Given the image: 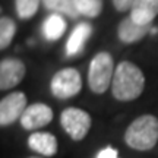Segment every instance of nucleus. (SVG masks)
I'll return each mask as SVG.
<instances>
[{"label":"nucleus","instance_id":"nucleus-1","mask_svg":"<svg viewBox=\"0 0 158 158\" xmlns=\"http://www.w3.org/2000/svg\"><path fill=\"white\" fill-rule=\"evenodd\" d=\"M145 88V76L136 64L130 62L118 63L111 84L113 95L118 101H133Z\"/></svg>","mask_w":158,"mask_h":158},{"label":"nucleus","instance_id":"nucleus-9","mask_svg":"<svg viewBox=\"0 0 158 158\" xmlns=\"http://www.w3.org/2000/svg\"><path fill=\"white\" fill-rule=\"evenodd\" d=\"M158 16V0H136L132 9L130 18L139 25H151L154 19Z\"/></svg>","mask_w":158,"mask_h":158},{"label":"nucleus","instance_id":"nucleus-16","mask_svg":"<svg viewBox=\"0 0 158 158\" xmlns=\"http://www.w3.org/2000/svg\"><path fill=\"white\" fill-rule=\"evenodd\" d=\"M75 6L79 15L97 18L102 10V0H75Z\"/></svg>","mask_w":158,"mask_h":158},{"label":"nucleus","instance_id":"nucleus-17","mask_svg":"<svg viewBox=\"0 0 158 158\" xmlns=\"http://www.w3.org/2000/svg\"><path fill=\"white\" fill-rule=\"evenodd\" d=\"M41 0H15L16 13L21 19H29L37 13Z\"/></svg>","mask_w":158,"mask_h":158},{"label":"nucleus","instance_id":"nucleus-6","mask_svg":"<svg viewBox=\"0 0 158 158\" xmlns=\"http://www.w3.org/2000/svg\"><path fill=\"white\" fill-rule=\"evenodd\" d=\"M27 97L23 92H12L0 101V124L5 127L22 117L27 110Z\"/></svg>","mask_w":158,"mask_h":158},{"label":"nucleus","instance_id":"nucleus-11","mask_svg":"<svg viewBox=\"0 0 158 158\" xmlns=\"http://www.w3.org/2000/svg\"><path fill=\"white\" fill-rule=\"evenodd\" d=\"M91 32H92V27L88 22L78 23L75 27V29L72 31L68 43H66V56L68 57L78 56L79 53L84 50L85 43L91 37Z\"/></svg>","mask_w":158,"mask_h":158},{"label":"nucleus","instance_id":"nucleus-4","mask_svg":"<svg viewBox=\"0 0 158 158\" xmlns=\"http://www.w3.org/2000/svg\"><path fill=\"white\" fill-rule=\"evenodd\" d=\"M50 88L53 95L57 98H62V100L78 95L82 89L81 75L73 68L62 69L51 78Z\"/></svg>","mask_w":158,"mask_h":158},{"label":"nucleus","instance_id":"nucleus-10","mask_svg":"<svg viewBox=\"0 0 158 158\" xmlns=\"http://www.w3.org/2000/svg\"><path fill=\"white\" fill-rule=\"evenodd\" d=\"M28 147L44 157H54L57 154V139L48 132H34L28 138Z\"/></svg>","mask_w":158,"mask_h":158},{"label":"nucleus","instance_id":"nucleus-2","mask_svg":"<svg viewBox=\"0 0 158 158\" xmlns=\"http://www.w3.org/2000/svg\"><path fill=\"white\" fill-rule=\"evenodd\" d=\"M127 147L136 151H149L158 142V118L152 114H143L135 118L124 133Z\"/></svg>","mask_w":158,"mask_h":158},{"label":"nucleus","instance_id":"nucleus-8","mask_svg":"<svg viewBox=\"0 0 158 158\" xmlns=\"http://www.w3.org/2000/svg\"><path fill=\"white\" fill-rule=\"evenodd\" d=\"M27 69L21 60L18 59H3L0 62V88L2 91L15 88L22 82Z\"/></svg>","mask_w":158,"mask_h":158},{"label":"nucleus","instance_id":"nucleus-3","mask_svg":"<svg viewBox=\"0 0 158 158\" xmlns=\"http://www.w3.org/2000/svg\"><path fill=\"white\" fill-rule=\"evenodd\" d=\"M114 62L113 57L108 53L102 51L94 56L89 64L88 72V84L92 92L95 94H104L108 89L110 84H113L114 78Z\"/></svg>","mask_w":158,"mask_h":158},{"label":"nucleus","instance_id":"nucleus-13","mask_svg":"<svg viewBox=\"0 0 158 158\" xmlns=\"http://www.w3.org/2000/svg\"><path fill=\"white\" fill-rule=\"evenodd\" d=\"M66 31V22L60 13H51L43 23V34L48 41L59 40Z\"/></svg>","mask_w":158,"mask_h":158},{"label":"nucleus","instance_id":"nucleus-18","mask_svg":"<svg viewBox=\"0 0 158 158\" xmlns=\"http://www.w3.org/2000/svg\"><path fill=\"white\" fill-rule=\"evenodd\" d=\"M97 158H120V157H118V151L116 149V148L106 147L97 154Z\"/></svg>","mask_w":158,"mask_h":158},{"label":"nucleus","instance_id":"nucleus-20","mask_svg":"<svg viewBox=\"0 0 158 158\" xmlns=\"http://www.w3.org/2000/svg\"><path fill=\"white\" fill-rule=\"evenodd\" d=\"M29 158H40V157H29Z\"/></svg>","mask_w":158,"mask_h":158},{"label":"nucleus","instance_id":"nucleus-19","mask_svg":"<svg viewBox=\"0 0 158 158\" xmlns=\"http://www.w3.org/2000/svg\"><path fill=\"white\" fill-rule=\"evenodd\" d=\"M135 2H136V0H113L114 7H116V9H117L118 12L130 10Z\"/></svg>","mask_w":158,"mask_h":158},{"label":"nucleus","instance_id":"nucleus-7","mask_svg":"<svg viewBox=\"0 0 158 158\" xmlns=\"http://www.w3.org/2000/svg\"><path fill=\"white\" fill-rule=\"evenodd\" d=\"M21 126L25 130H34L38 127H43L45 124H48L53 120V110L47 104L43 102H35L27 107L25 113L22 114Z\"/></svg>","mask_w":158,"mask_h":158},{"label":"nucleus","instance_id":"nucleus-14","mask_svg":"<svg viewBox=\"0 0 158 158\" xmlns=\"http://www.w3.org/2000/svg\"><path fill=\"white\" fill-rule=\"evenodd\" d=\"M43 5L48 10H53V13L66 15L72 19H76L79 15L78 9L75 6V0H43Z\"/></svg>","mask_w":158,"mask_h":158},{"label":"nucleus","instance_id":"nucleus-12","mask_svg":"<svg viewBox=\"0 0 158 158\" xmlns=\"http://www.w3.org/2000/svg\"><path fill=\"white\" fill-rule=\"evenodd\" d=\"M149 32V25L143 27L136 23L132 18H126L118 25V40L124 44H133L136 41L143 38Z\"/></svg>","mask_w":158,"mask_h":158},{"label":"nucleus","instance_id":"nucleus-5","mask_svg":"<svg viewBox=\"0 0 158 158\" xmlns=\"http://www.w3.org/2000/svg\"><path fill=\"white\" fill-rule=\"evenodd\" d=\"M60 123L73 141H82L91 129V116L81 108L69 107L62 111Z\"/></svg>","mask_w":158,"mask_h":158},{"label":"nucleus","instance_id":"nucleus-15","mask_svg":"<svg viewBox=\"0 0 158 158\" xmlns=\"http://www.w3.org/2000/svg\"><path fill=\"white\" fill-rule=\"evenodd\" d=\"M16 34V23L10 18L3 16L0 19V48L9 47L12 40Z\"/></svg>","mask_w":158,"mask_h":158}]
</instances>
